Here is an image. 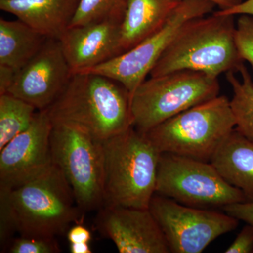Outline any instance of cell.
<instances>
[{
    "label": "cell",
    "mask_w": 253,
    "mask_h": 253,
    "mask_svg": "<svg viewBox=\"0 0 253 253\" xmlns=\"http://www.w3.org/2000/svg\"><path fill=\"white\" fill-rule=\"evenodd\" d=\"M130 94L118 82L93 73H77L47 109L53 123L79 128L105 141L132 126Z\"/></svg>",
    "instance_id": "obj_1"
},
{
    "label": "cell",
    "mask_w": 253,
    "mask_h": 253,
    "mask_svg": "<svg viewBox=\"0 0 253 253\" xmlns=\"http://www.w3.org/2000/svg\"><path fill=\"white\" fill-rule=\"evenodd\" d=\"M234 16L214 12L188 21L158 60L150 76L183 70L217 78L223 73L239 72L244 61L236 47Z\"/></svg>",
    "instance_id": "obj_2"
},
{
    "label": "cell",
    "mask_w": 253,
    "mask_h": 253,
    "mask_svg": "<svg viewBox=\"0 0 253 253\" xmlns=\"http://www.w3.org/2000/svg\"><path fill=\"white\" fill-rule=\"evenodd\" d=\"M103 207L148 209L156 194L161 153L145 133L131 126L103 141Z\"/></svg>",
    "instance_id": "obj_3"
},
{
    "label": "cell",
    "mask_w": 253,
    "mask_h": 253,
    "mask_svg": "<svg viewBox=\"0 0 253 253\" xmlns=\"http://www.w3.org/2000/svg\"><path fill=\"white\" fill-rule=\"evenodd\" d=\"M11 199L22 236L56 238L83 217L72 188L54 163L41 175L11 189Z\"/></svg>",
    "instance_id": "obj_4"
},
{
    "label": "cell",
    "mask_w": 253,
    "mask_h": 253,
    "mask_svg": "<svg viewBox=\"0 0 253 253\" xmlns=\"http://www.w3.org/2000/svg\"><path fill=\"white\" fill-rule=\"evenodd\" d=\"M235 127L230 99L219 95L169 118L145 134L161 153L210 162Z\"/></svg>",
    "instance_id": "obj_5"
},
{
    "label": "cell",
    "mask_w": 253,
    "mask_h": 253,
    "mask_svg": "<svg viewBox=\"0 0 253 253\" xmlns=\"http://www.w3.org/2000/svg\"><path fill=\"white\" fill-rule=\"evenodd\" d=\"M218 78L183 70L145 80L131 95L132 126L146 133L186 110L219 96Z\"/></svg>",
    "instance_id": "obj_6"
},
{
    "label": "cell",
    "mask_w": 253,
    "mask_h": 253,
    "mask_svg": "<svg viewBox=\"0 0 253 253\" xmlns=\"http://www.w3.org/2000/svg\"><path fill=\"white\" fill-rule=\"evenodd\" d=\"M50 144L53 163L66 176L81 211L101 209L104 204L103 141L76 126L53 123Z\"/></svg>",
    "instance_id": "obj_7"
},
{
    "label": "cell",
    "mask_w": 253,
    "mask_h": 253,
    "mask_svg": "<svg viewBox=\"0 0 253 253\" xmlns=\"http://www.w3.org/2000/svg\"><path fill=\"white\" fill-rule=\"evenodd\" d=\"M156 194L204 209L246 202L242 191L224 181L211 163L169 153L160 156Z\"/></svg>",
    "instance_id": "obj_8"
},
{
    "label": "cell",
    "mask_w": 253,
    "mask_h": 253,
    "mask_svg": "<svg viewBox=\"0 0 253 253\" xmlns=\"http://www.w3.org/2000/svg\"><path fill=\"white\" fill-rule=\"evenodd\" d=\"M216 5L209 0H181L164 26L139 44L81 73L101 75L118 82L130 94L146 80L158 60L185 23L212 13Z\"/></svg>",
    "instance_id": "obj_9"
},
{
    "label": "cell",
    "mask_w": 253,
    "mask_h": 253,
    "mask_svg": "<svg viewBox=\"0 0 253 253\" xmlns=\"http://www.w3.org/2000/svg\"><path fill=\"white\" fill-rule=\"evenodd\" d=\"M149 209L172 253H202L214 240L236 229L239 222L225 212L191 207L156 194Z\"/></svg>",
    "instance_id": "obj_10"
},
{
    "label": "cell",
    "mask_w": 253,
    "mask_h": 253,
    "mask_svg": "<svg viewBox=\"0 0 253 253\" xmlns=\"http://www.w3.org/2000/svg\"><path fill=\"white\" fill-rule=\"evenodd\" d=\"M52 127L47 110L37 111L31 126L0 151V186L14 189L53 166L50 144Z\"/></svg>",
    "instance_id": "obj_11"
},
{
    "label": "cell",
    "mask_w": 253,
    "mask_h": 253,
    "mask_svg": "<svg viewBox=\"0 0 253 253\" xmlns=\"http://www.w3.org/2000/svg\"><path fill=\"white\" fill-rule=\"evenodd\" d=\"M59 40H46L34 58L16 73L8 94L34 106L37 111L54 104L73 76Z\"/></svg>",
    "instance_id": "obj_12"
},
{
    "label": "cell",
    "mask_w": 253,
    "mask_h": 253,
    "mask_svg": "<svg viewBox=\"0 0 253 253\" xmlns=\"http://www.w3.org/2000/svg\"><path fill=\"white\" fill-rule=\"evenodd\" d=\"M96 225L120 253H170L167 240L149 208L102 207Z\"/></svg>",
    "instance_id": "obj_13"
},
{
    "label": "cell",
    "mask_w": 253,
    "mask_h": 253,
    "mask_svg": "<svg viewBox=\"0 0 253 253\" xmlns=\"http://www.w3.org/2000/svg\"><path fill=\"white\" fill-rule=\"evenodd\" d=\"M121 23H91L68 28L60 39L73 74L84 72L120 54Z\"/></svg>",
    "instance_id": "obj_14"
},
{
    "label": "cell",
    "mask_w": 253,
    "mask_h": 253,
    "mask_svg": "<svg viewBox=\"0 0 253 253\" xmlns=\"http://www.w3.org/2000/svg\"><path fill=\"white\" fill-rule=\"evenodd\" d=\"M80 0H0V9L49 39L59 40L71 25Z\"/></svg>",
    "instance_id": "obj_15"
},
{
    "label": "cell",
    "mask_w": 253,
    "mask_h": 253,
    "mask_svg": "<svg viewBox=\"0 0 253 253\" xmlns=\"http://www.w3.org/2000/svg\"><path fill=\"white\" fill-rule=\"evenodd\" d=\"M210 163L229 185L253 202V141L234 129L219 145Z\"/></svg>",
    "instance_id": "obj_16"
},
{
    "label": "cell",
    "mask_w": 253,
    "mask_h": 253,
    "mask_svg": "<svg viewBox=\"0 0 253 253\" xmlns=\"http://www.w3.org/2000/svg\"><path fill=\"white\" fill-rule=\"evenodd\" d=\"M181 0H129L121 24L120 54L164 26Z\"/></svg>",
    "instance_id": "obj_17"
},
{
    "label": "cell",
    "mask_w": 253,
    "mask_h": 253,
    "mask_svg": "<svg viewBox=\"0 0 253 253\" xmlns=\"http://www.w3.org/2000/svg\"><path fill=\"white\" fill-rule=\"evenodd\" d=\"M48 38L20 20L0 19V65L16 73L41 51Z\"/></svg>",
    "instance_id": "obj_18"
},
{
    "label": "cell",
    "mask_w": 253,
    "mask_h": 253,
    "mask_svg": "<svg viewBox=\"0 0 253 253\" xmlns=\"http://www.w3.org/2000/svg\"><path fill=\"white\" fill-rule=\"evenodd\" d=\"M239 72L241 79L235 72L226 73V80L232 89L231 106L236 119V129L253 141V81L245 65Z\"/></svg>",
    "instance_id": "obj_19"
},
{
    "label": "cell",
    "mask_w": 253,
    "mask_h": 253,
    "mask_svg": "<svg viewBox=\"0 0 253 253\" xmlns=\"http://www.w3.org/2000/svg\"><path fill=\"white\" fill-rule=\"evenodd\" d=\"M37 109L13 95H0V151L31 126Z\"/></svg>",
    "instance_id": "obj_20"
},
{
    "label": "cell",
    "mask_w": 253,
    "mask_h": 253,
    "mask_svg": "<svg viewBox=\"0 0 253 253\" xmlns=\"http://www.w3.org/2000/svg\"><path fill=\"white\" fill-rule=\"evenodd\" d=\"M129 0H80L69 28L88 23H122Z\"/></svg>",
    "instance_id": "obj_21"
},
{
    "label": "cell",
    "mask_w": 253,
    "mask_h": 253,
    "mask_svg": "<svg viewBox=\"0 0 253 253\" xmlns=\"http://www.w3.org/2000/svg\"><path fill=\"white\" fill-rule=\"evenodd\" d=\"M17 224L11 199V189L0 186V251L5 252L12 242Z\"/></svg>",
    "instance_id": "obj_22"
},
{
    "label": "cell",
    "mask_w": 253,
    "mask_h": 253,
    "mask_svg": "<svg viewBox=\"0 0 253 253\" xmlns=\"http://www.w3.org/2000/svg\"><path fill=\"white\" fill-rule=\"evenodd\" d=\"M55 238L22 236L14 239L9 246L11 253H58L61 252Z\"/></svg>",
    "instance_id": "obj_23"
},
{
    "label": "cell",
    "mask_w": 253,
    "mask_h": 253,
    "mask_svg": "<svg viewBox=\"0 0 253 253\" xmlns=\"http://www.w3.org/2000/svg\"><path fill=\"white\" fill-rule=\"evenodd\" d=\"M235 42L240 56L253 70V16L241 14L236 23Z\"/></svg>",
    "instance_id": "obj_24"
},
{
    "label": "cell",
    "mask_w": 253,
    "mask_h": 253,
    "mask_svg": "<svg viewBox=\"0 0 253 253\" xmlns=\"http://www.w3.org/2000/svg\"><path fill=\"white\" fill-rule=\"evenodd\" d=\"M224 253H253V225L247 224L244 226Z\"/></svg>",
    "instance_id": "obj_25"
},
{
    "label": "cell",
    "mask_w": 253,
    "mask_h": 253,
    "mask_svg": "<svg viewBox=\"0 0 253 253\" xmlns=\"http://www.w3.org/2000/svg\"><path fill=\"white\" fill-rule=\"evenodd\" d=\"M224 212L239 220L253 225V202L236 203L223 208Z\"/></svg>",
    "instance_id": "obj_26"
},
{
    "label": "cell",
    "mask_w": 253,
    "mask_h": 253,
    "mask_svg": "<svg viewBox=\"0 0 253 253\" xmlns=\"http://www.w3.org/2000/svg\"><path fill=\"white\" fill-rule=\"evenodd\" d=\"M67 238L70 244H85L91 240V233L85 226L78 224L68 229Z\"/></svg>",
    "instance_id": "obj_27"
},
{
    "label": "cell",
    "mask_w": 253,
    "mask_h": 253,
    "mask_svg": "<svg viewBox=\"0 0 253 253\" xmlns=\"http://www.w3.org/2000/svg\"><path fill=\"white\" fill-rule=\"evenodd\" d=\"M215 13L219 15H231V16L241 14L253 16V0H246L230 9L219 10L215 11Z\"/></svg>",
    "instance_id": "obj_28"
},
{
    "label": "cell",
    "mask_w": 253,
    "mask_h": 253,
    "mask_svg": "<svg viewBox=\"0 0 253 253\" xmlns=\"http://www.w3.org/2000/svg\"><path fill=\"white\" fill-rule=\"evenodd\" d=\"M16 74V71L11 68L0 65V95L7 93Z\"/></svg>",
    "instance_id": "obj_29"
},
{
    "label": "cell",
    "mask_w": 253,
    "mask_h": 253,
    "mask_svg": "<svg viewBox=\"0 0 253 253\" xmlns=\"http://www.w3.org/2000/svg\"><path fill=\"white\" fill-rule=\"evenodd\" d=\"M219 8V10H226L241 4L244 0H209Z\"/></svg>",
    "instance_id": "obj_30"
},
{
    "label": "cell",
    "mask_w": 253,
    "mask_h": 253,
    "mask_svg": "<svg viewBox=\"0 0 253 253\" xmlns=\"http://www.w3.org/2000/svg\"><path fill=\"white\" fill-rule=\"evenodd\" d=\"M70 251H71V253H92L89 243H85V244H70Z\"/></svg>",
    "instance_id": "obj_31"
}]
</instances>
